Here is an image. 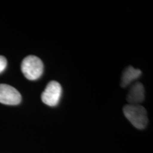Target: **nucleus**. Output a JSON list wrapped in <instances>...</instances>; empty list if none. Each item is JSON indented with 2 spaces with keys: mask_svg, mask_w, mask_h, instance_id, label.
I'll return each mask as SVG.
<instances>
[{
  "mask_svg": "<svg viewBox=\"0 0 153 153\" xmlns=\"http://www.w3.org/2000/svg\"><path fill=\"white\" fill-rule=\"evenodd\" d=\"M22 71L26 79L36 80L43 73V63L39 57L35 55H28L22 62Z\"/></svg>",
  "mask_w": 153,
  "mask_h": 153,
  "instance_id": "f03ea898",
  "label": "nucleus"
},
{
  "mask_svg": "<svg viewBox=\"0 0 153 153\" xmlns=\"http://www.w3.org/2000/svg\"><path fill=\"white\" fill-rule=\"evenodd\" d=\"M142 72L139 69H135L133 67L129 66L124 70L121 76L120 86L122 87H126L128 86L131 82L135 81L137 78L140 77Z\"/></svg>",
  "mask_w": 153,
  "mask_h": 153,
  "instance_id": "423d86ee",
  "label": "nucleus"
},
{
  "mask_svg": "<svg viewBox=\"0 0 153 153\" xmlns=\"http://www.w3.org/2000/svg\"><path fill=\"white\" fill-rule=\"evenodd\" d=\"M145 99V88L140 82H136L131 86L127 96L129 104L140 105Z\"/></svg>",
  "mask_w": 153,
  "mask_h": 153,
  "instance_id": "39448f33",
  "label": "nucleus"
},
{
  "mask_svg": "<svg viewBox=\"0 0 153 153\" xmlns=\"http://www.w3.org/2000/svg\"><path fill=\"white\" fill-rule=\"evenodd\" d=\"M7 66V60L6 57L0 55V74L4 71Z\"/></svg>",
  "mask_w": 153,
  "mask_h": 153,
  "instance_id": "0eeeda50",
  "label": "nucleus"
},
{
  "mask_svg": "<svg viewBox=\"0 0 153 153\" xmlns=\"http://www.w3.org/2000/svg\"><path fill=\"white\" fill-rule=\"evenodd\" d=\"M22 95L10 85H0V103L6 105H18L22 101Z\"/></svg>",
  "mask_w": 153,
  "mask_h": 153,
  "instance_id": "20e7f679",
  "label": "nucleus"
},
{
  "mask_svg": "<svg viewBox=\"0 0 153 153\" xmlns=\"http://www.w3.org/2000/svg\"><path fill=\"white\" fill-rule=\"evenodd\" d=\"M123 114L132 125L137 129L146 128L148 123L147 111L141 105L128 104L123 107Z\"/></svg>",
  "mask_w": 153,
  "mask_h": 153,
  "instance_id": "f257e3e1",
  "label": "nucleus"
},
{
  "mask_svg": "<svg viewBox=\"0 0 153 153\" xmlns=\"http://www.w3.org/2000/svg\"><path fill=\"white\" fill-rule=\"evenodd\" d=\"M62 95V87L56 81H51L48 84L41 94V100L49 106H55L58 104Z\"/></svg>",
  "mask_w": 153,
  "mask_h": 153,
  "instance_id": "7ed1b4c3",
  "label": "nucleus"
}]
</instances>
